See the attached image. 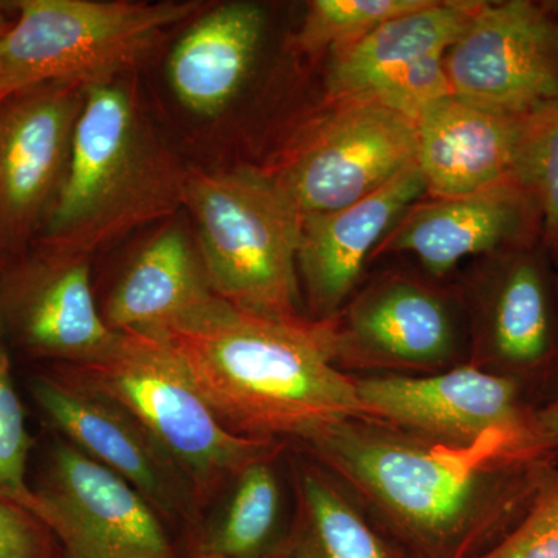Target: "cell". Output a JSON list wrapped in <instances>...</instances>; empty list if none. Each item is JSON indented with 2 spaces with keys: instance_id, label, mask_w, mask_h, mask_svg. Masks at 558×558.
Masks as SVG:
<instances>
[{
  "instance_id": "1",
  "label": "cell",
  "mask_w": 558,
  "mask_h": 558,
  "mask_svg": "<svg viewBox=\"0 0 558 558\" xmlns=\"http://www.w3.org/2000/svg\"><path fill=\"white\" fill-rule=\"evenodd\" d=\"M410 558H478L558 473V450L450 449L379 417L330 424L303 446Z\"/></svg>"
},
{
  "instance_id": "2",
  "label": "cell",
  "mask_w": 558,
  "mask_h": 558,
  "mask_svg": "<svg viewBox=\"0 0 558 558\" xmlns=\"http://www.w3.org/2000/svg\"><path fill=\"white\" fill-rule=\"evenodd\" d=\"M160 337L223 427L242 438L303 446L366 414L351 374L333 362L329 319L260 317L215 296Z\"/></svg>"
},
{
  "instance_id": "3",
  "label": "cell",
  "mask_w": 558,
  "mask_h": 558,
  "mask_svg": "<svg viewBox=\"0 0 558 558\" xmlns=\"http://www.w3.org/2000/svg\"><path fill=\"white\" fill-rule=\"evenodd\" d=\"M190 172L161 143L123 80L86 87L68 171L38 245L89 255L185 205Z\"/></svg>"
},
{
  "instance_id": "4",
  "label": "cell",
  "mask_w": 558,
  "mask_h": 558,
  "mask_svg": "<svg viewBox=\"0 0 558 558\" xmlns=\"http://www.w3.org/2000/svg\"><path fill=\"white\" fill-rule=\"evenodd\" d=\"M185 207L218 299L260 317L310 318L301 312L303 216L278 175L247 167L190 172Z\"/></svg>"
},
{
  "instance_id": "5",
  "label": "cell",
  "mask_w": 558,
  "mask_h": 558,
  "mask_svg": "<svg viewBox=\"0 0 558 558\" xmlns=\"http://www.w3.org/2000/svg\"><path fill=\"white\" fill-rule=\"evenodd\" d=\"M60 368L135 417L182 473L197 506L229 487L250 461L281 444L242 438L223 427L165 337L120 332L105 357Z\"/></svg>"
},
{
  "instance_id": "6",
  "label": "cell",
  "mask_w": 558,
  "mask_h": 558,
  "mask_svg": "<svg viewBox=\"0 0 558 558\" xmlns=\"http://www.w3.org/2000/svg\"><path fill=\"white\" fill-rule=\"evenodd\" d=\"M0 36V100L43 84L119 80L148 57L161 35L202 13L190 2L17 0Z\"/></svg>"
},
{
  "instance_id": "7",
  "label": "cell",
  "mask_w": 558,
  "mask_h": 558,
  "mask_svg": "<svg viewBox=\"0 0 558 558\" xmlns=\"http://www.w3.org/2000/svg\"><path fill=\"white\" fill-rule=\"evenodd\" d=\"M469 362L524 389L539 407L558 391V290L542 242L475 260L458 282Z\"/></svg>"
},
{
  "instance_id": "8",
  "label": "cell",
  "mask_w": 558,
  "mask_h": 558,
  "mask_svg": "<svg viewBox=\"0 0 558 558\" xmlns=\"http://www.w3.org/2000/svg\"><path fill=\"white\" fill-rule=\"evenodd\" d=\"M333 362L351 376H427L469 362L458 284L387 271L330 318Z\"/></svg>"
},
{
  "instance_id": "9",
  "label": "cell",
  "mask_w": 558,
  "mask_h": 558,
  "mask_svg": "<svg viewBox=\"0 0 558 558\" xmlns=\"http://www.w3.org/2000/svg\"><path fill=\"white\" fill-rule=\"evenodd\" d=\"M366 414L450 449L505 442L523 450L557 449L523 388L464 363L427 376H352ZM558 450V449H557Z\"/></svg>"
},
{
  "instance_id": "10",
  "label": "cell",
  "mask_w": 558,
  "mask_h": 558,
  "mask_svg": "<svg viewBox=\"0 0 558 558\" xmlns=\"http://www.w3.org/2000/svg\"><path fill=\"white\" fill-rule=\"evenodd\" d=\"M451 94L527 119L558 98V5L481 2L446 53Z\"/></svg>"
},
{
  "instance_id": "11",
  "label": "cell",
  "mask_w": 558,
  "mask_h": 558,
  "mask_svg": "<svg viewBox=\"0 0 558 558\" xmlns=\"http://www.w3.org/2000/svg\"><path fill=\"white\" fill-rule=\"evenodd\" d=\"M119 337L95 303L89 259L40 245L0 258V340L11 354L86 365L105 357Z\"/></svg>"
},
{
  "instance_id": "12",
  "label": "cell",
  "mask_w": 558,
  "mask_h": 558,
  "mask_svg": "<svg viewBox=\"0 0 558 558\" xmlns=\"http://www.w3.org/2000/svg\"><path fill=\"white\" fill-rule=\"evenodd\" d=\"M35 490L62 558H178L148 499L68 440H54Z\"/></svg>"
},
{
  "instance_id": "13",
  "label": "cell",
  "mask_w": 558,
  "mask_h": 558,
  "mask_svg": "<svg viewBox=\"0 0 558 558\" xmlns=\"http://www.w3.org/2000/svg\"><path fill=\"white\" fill-rule=\"evenodd\" d=\"M86 87L51 83L0 100V258L39 236L60 193Z\"/></svg>"
},
{
  "instance_id": "14",
  "label": "cell",
  "mask_w": 558,
  "mask_h": 558,
  "mask_svg": "<svg viewBox=\"0 0 558 558\" xmlns=\"http://www.w3.org/2000/svg\"><path fill=\"white\" fill-rule=\"evenodd\" d=\"M416 124L373 101H348L278 175L301 216L365 199L416 163Z\"/></svg>"
},
{
  "instance_id": "15",
  "label": "cell",
  "mask_w": 558,
  "mask_h": 558,
  "mask_svg": "<svg viewBox=\"0 0 558 558\" xmlns=\"http://www.w3.org/2000/svg\"><path fill=\"white\" fill-rule=\"evenodd\" d=\"M28 391L62 439L126 480L157 512L172 519L197 508L182 473L119 403L61 371L33 374Z\"/></svg>"
},
{
  "instance_id": "16",
  "label": "cell",
  "mask_w": 558,
  "mask_h": 558,
  "mask_svg": "<svg viewBox=\"0 0 558 558\" xmlns=\"http://www.w3.org/2000/svg\"><path fill=\"white\" fill-rule=\"evenodd\" d=\"M542 242L537 202L519 179L478 193L411 205L374 256L410 253L427 277L444 281L462 259Z\"/></svg>"
},
{
  "instance_id": "17",
  "label": "cell",
  "mask_w": 558,
  "mask_h": 558,
  "mask_svg": "<svg viewBox=\"0 0 558 558\" xmlns=\"http://www.w3.org/2000/svg\"><path fill=\"white\" fill-rule=\"evenodd\" d=\"M424 194V178L413 163L365 199L304 216L299 277L311 319L326 322L343 310L360 288L366 260Z\"/></svg>"
},
{
  "instance_id": "18",
  "label": "cell",
  "mask_w": 558,
  "mask_h": 558,
  "mask_svg": "<svg viewBox=\"0 0 558 558\" xmlns=\"http://www.w3.org/2000/svg\"><path fill=\"white\" fill-rule=\"evenodd\" d=\"M529 120L481 109L454 95L425 110L414 124L416 165L428 196H465L519 179Z\"/></svg>"
},
{
  "instance_id": "19",
  "label": "cell",
  "mask_w": 558,
  "mask_h": 558,
  "mask_svg": "<svg viewBox=\"0 0 558 558\" xmlns=\"http://www.w3.org/2000/svg\"><path fill=\"white\" fill-rule=\"evenodd\" d=\"M196 244L170 226L140 250L110 292L102 318L117 332L165 336L215 299Z\"/></svg>"
},
{
  "instance_id": "20",
  "label": "cell",
  "mask_w": 558,
  "mask_h": 558,
  "mask_svg": "<svg viewBox=\"0 0 558 558\" xmlns=\"http://www.w3.org/2000/svg\"><path fill=\"white\" fill-rule=\"evenodd\" d=\"M266 21L263 7L230 2L190 25L167 65L171 89L183 108L199 117H216L229 108L255 62Z\"/></svg>"
},
{
  "instance_id": "21",
  "label": "cell",
  "mask_w": 558,
  "mask_h": 558,
  "mask_svg": "<svg viewBox=\"0 0 558 558\" xmlns=\"http://www.w3.org/2000/svg\"><path fill=\"white\" fill-rule=\"evenodd\" d=\"M288 464L292 519L279 553L292 558H410L314 458L290 446Z\"/></svg>"
},
{
  "instance_id": "22",
  "label": "cell",
  "mask_w": 558,
  "mask_h": 558,
  "mask_svg": "<svg viewBox=\"0 0 558 558\" xmlns=\"http://www.w3.org/2000/svg\"><path fill=\"white\" fill-rule=\"evenodd\" d=\"M481 2L429 0L422 9L384 22L362 38L333 50L328 86L344 101H362L399 70L446 53L468 27Z\"/></svg>"
},
{
  "instance_id": "23",
  "label": "cell",
  "mask_w": 558,
  "mask_h": 558,
  "mask_svg": "<svg viewBox=\"0 0 558 558\" xmlns=\"http://www.w3.org/2000/svg\"><path fill=\"white\" fill-rule=\"evenodd\" d=\"M289 447L277 444L234 476L204 554L264 558L279 553L290 526L284 523V481L279 469Z\"/></svg>"
},
{
  "instance_id": "24",
  "label": "cell",
  "mask_w": 558,
  "mask_h": 558,
  "mask_svg": "<svg viewBox=\"0 0 558 558\" xmlns=\"http://www.w3.org/2000/svg\"><path fill=\"white\" fill-rule=\"evenodd\" d=\"M429 0H314L307 7L296 46L306 53L337 50Z\"/></svg>"
},
{
  "instance_id": "25",
  "label": "cell",
  "mask_w": 558,
  "mask_h": 558,
  "mask_svg": "<svg viewBox=\"0 0 558 558\" xmlns=\"http://www.w3.org/2000/svg\"><path fill=\"white\" fill-rule=\"evenodd\" d=\"M32 447L27 414L14 379L13 354L0 340V498L43 520V505L28 481Z\"/></svg>"
},
{
  "instance_id": "26",
  "label": "cell",
  "mask_w": 558,
  "mask_h": 558,
  "mask_svg": "<svg viewBox=\"0 0 558 558\" xmlns=\"http://www.w3.org/2000/svg\"><path fill=\"white\" fill-rule=\"evenodd\" d=\"M519 180L539 209L542 244L558 248V98L529 120Z\"/></svg>"
},
{
  "instance_id": "27",
  "label": "cell",
  "mask_w": 558,
  "mask_h": 558,
  "mask_svg": "<svg viewBox=\"0 0 558 558\" xmlns=\"http://www.w3.org/2000/svg\"><path fill=\"white\" fill-rule=\"evenodd\" d=\"M446 53L429 54L399 70L362 101L377 102L416 123L425 110L453 95L447 75Z\"/></svg>"
},
{
  "instance_id": "28",
  "label": "cell",
  "mask_w": 558,
  "mask_h": 558,
  "mask_svg": "<svg viewBox=\"0 0 558 558\" xmlns=\"http://www.w3.org/2000/svg\"><path fill=\"white\" fill-rule=\"evenodd\" d=\"M478 558H558V473L527 515Z\"/></svg>"
},
{
  "instance_id": "29",
  "label": "cell",
  "mask_w": 558,
  "mask_h": 558,
  "mask_svg": "<svg viewBox=\"0 0 558 558\" xmlns=\"http://www.w3.org/2000/svg\"><path fill=\"white\" fill-rule=\"evenodd\" d=\"M0 558H62V550L39 517L0 498Z\"/></svg>"
},
{
  "instance_id": "30",
  "label": "cell",
  "mask_w": 558,
  "mask_h": 558,
  "mask_svg": "<svg viewBox=\"0 0 558 558\" xmlns=\"http://www.w3.org/2000/svg\"><path fill=\"white\" fill-rule=\"evenodd\" d=\"M537 416L543 432L548 436L550 444L558 449V391L538 407Z\"/></svg>"
},
{
  "instance_id": "31",
  "label": "cell",
  "mask_w": 558,
  "mask_h": 558,
  "mask_svg": "<svg viewBox=\"0 0 558 558\" xmlns=\"http://www.w3.org/2000/svg\"><path fill=\"white\" fill-rule=\"evenodd\" d=\"M11 22L9 20V16H7L5 13H3L2 7H0V36L3 35L7 31H9Z\"/></svg>"
},
{
  "instance_id": "32",
  "label": "cell",
  "mask_w": 558,
  "mask_h": 558,
  "mask_svg": "<svg viewBox=\"0 0 558 558\" xmlns=\"http://www.w3.org/2000/svg\"><path fill=\"white\" fill-rule=\"evenodd\" d=\"M550 258H553L554 269H556L557 290H558V248L556 250V252L550 253Z\"/></svg>"
},
{
  "instance_id": "33",
  "label": "cell",
  "mask_w": 558,
  "mask_h": 558,
  "mask_svg": "<svg viewBox=\"0 0 558 558\" xmlns=\"http://www.w3.org/2000/svg\"><path fill=\"white\" fill-rule=\"evenodd\" d=\"M199 558H222V557L207 556V554H202V556ZM264 558H292V557L286 556V554L278 553V554H274V556L264 557Z\"/></svg>"
}]
</instances>
